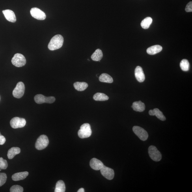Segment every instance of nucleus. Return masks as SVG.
Wrapping results in <instances>:
<instances>
[{
	"mask_svg": "<svg viewBox=\"0 0 192 192\" xmlns=\"http://www.w3.org/2000/svg\"><path fill=\"white\" fill-rule=\"evenodd\" d=\"M85 191V189H84L83 188H81V189H80L79 190L77 191L78 192H84Z\"/></svg>",
	"mask_w": 192,
	"mask_h": 192,
	"instance_id": "32",
	"label": "nucleus"
},
{
	"mask_svg": "<svg viewBox=\"0 0 192 192\" xmlns=\"http://www.w3.org/2000/svg\"><path fill=\"white\" fill-rule=\"evenodd\" d=\"M8 164L7 161L2 157L0 158V171L2 170L6 169L7 168Z\"/></svg>",
	"mask_w": 192,
	"mask_h": 192,
	"instance_id": "27",
	"label": "nucleus"
},
{
	"mask_svg": "<svg viewBox=\"0 0 192 192\" xmlns=\"http://www.w3.org/2000/svg\"><path fill=\"white\" fill-rule=\"evenodd\" d=\"M92 131L89 124L85 123L81 126L78 132V135L81 139L89 137L91 136Z\"/></svg>",
	"mask_w": 192,
	"mask_h": 192,
	"instance_id": "2",
	"label": "nucleus"
},
{
	"mask_svg": "<svg viewBox=\"0 0 192 192\" xmlns=\"http://www.w3.org/2000/svg\"><path fill=\"white\" fill-rule=\"evenodd\" d=\"M185 11L187 12H192V2L191 1L189 2L187 4L186 8H185Z\"/></svg>",
	"mask_w": 192,
	"mask_h": 192,
	"instance_id": "30",
	"label": "nucleus"
},
{
	"mask_svg": "<svg viewBox=\"0 0 192 192\" xmlns=\"http://www.w3.org/2000/svg\"><path fill=\"white\" fill-rule=\"evenodd\" d=\"M149 155L153 161H160L162 158V155L160 152L156 147L150 146L148 149Z\"/></svg>",
	"mask_w": 192,
	"mask_h": 192,
	"instance_id": "5",
	"label": "nucleus"
},
{
	"mask_svg": "<svg viewBox=\"0 0 192 192\" xmlns=\"http://www.w3.org/2000/svg\"><path fill=\"white\" fill-rule=\"evenodd\" d=\"M34 100L38 104L44 103H51L55 102L56 99L53 96L46 97L42 94H38L34 96Z\"/></svg>",
	"mask_w": 192,
	"mask_h": 192,
	"instance_id": "7",
	"label": "nucleus"
},
{
	"mask_svg": "<svg viewBox=\"0 0 192 192\" xmlns=\"http://www.w3.org/2000/svg\"><path fill=\"white\" fill-rule=\"evenodd\" d=\"M26 124V121L22 118L15 117L13 118L10 121L11 126L14 129L23 128Z\"/></svg>",
	"mask_w": 192,
	"mask_h": 192,
	"instance_id": "9",
	"label": "nucleus"
},
{
	"mask_svg": "<svg viewBox=\"0 0 192 192\" xmlns=\"http://www.w3.org/2000/svg\"><path fill=\"white\" fill-rule=\"evenodd\" d=\"M0 99H1V98H0Z\"/></svg>",
	"mask_w": 192,
	"mask_h": 192,
	"instance_id": "33",
	"label": "nucleus"
},
{
	"mask_svg": "<svg viewBox=\"0 0 192 192\" xmlns=\"http://www.w3.org/2000/svg\"><path fill=\"white\" fill-rule=\"evenodd\" d=\"M90 165L92 169L96 170H100L104 166L103 163L100 161L96 158L91 159L90 162Z\"/></svg>",
	"mask_w": 192,
	"mask_h": 192,
	"instance_id": "14",
	"label": "nucleus"
},
{
	"mask_svg": "<svg viewBox=\"0 0 192 192\" xmlns=\"http://www.w3.org/2000/svg\"><path fill=\"white\" fill-rule=\"evenodd\" d=\"M180 67L183 71H188L190 68V64L188 60L187 59L183 60L180 62Z\"/></svg>",
	"mask_w": 192,
	"mask_h": 192,
	"instance_id": "26",
	"label": "nucleus"
},
{
	"mask_svg": "<svg viewBox=\"0 0 192 192\" xmlns=\"http://www.w3.org/2000/svg\"><path fill=\"white\" fill-rule=\"evenodd\" d=\"M49 142L48 138L46 135H41L37 140L35 147L38 150H44L48 146Z\"/></svg>",
	"mask_w": 192,
	"mask_h": 192,
	"instance_id": "3",
	"label": "nucleus"
},
{
	"mask_svg": "<svg viewBox=\"0 0 192 192\" xmlns=\"http://www.w3.org/2000/svg\"><path fill=\"white\" fill-rule=\"evenodd\" d=\"M6 20L12 23L16 22V17L14 13L12 10L7 9L2 11Z\"/></svg>",
	"mask_w": 192,
	"mask_h": 192,
	"instance_id": "13",
	"label": "nucleus"
},
{
	"mask_svg": "<svg viewBox=\"0 0 192 192\" xmlns=\"http://www.w3.org/2000/svg\"><path fill=\"white\" fill-rule=\"evenodd\" d=\"M162 47L160 45H154V46L149 47L147 50V52L148 54L154 55L160 53L162 50Z\"/></svg>",
	"mask_w": 192,
	"mask_h": 192,
	"instance_id": "17",
	"label": "nucleus"
},
{
	"mask_svg": "<svg viewBox=\"0 0 192 192\" xmlns=\"http://www.w3.org/2000/svg\"><path fill=\"white\" fill-rule=\"evenodd\" d=\"M132 107L135 111L142 112L145 110V105L141 101H136L133 103Z\"/></svg>",
	"mask_w": 192,
	"mask_h": 192,
	"instance_id": "16",
	"label": "nucleus"
},
{
	"mask_svg": "<svg viewBox=\"0 0 192 192\" xmlns=\"http://www.w3.org/2000/svg\"><path fill=\"white\" fill-rule=\"evenodd\" d=\"M133 131L135 135L143 141H146L148 137V133L145 129L139 126H134Z\"/></svg>",
	"mask_w": 192,
	"mask_h": 192,
	"instance_id": "8",
	"label": "nucleus"
},
{
	"mask_svg": "<svg viewBox=\"0 0 192 192\" xmlns=\"http://www.w3.org/2000/svg\"><path fill=\"white\" fill-rule=\"evenodd\" d=\"M64 39L62 35L57 34L52 38L48 45V48L51 51L56 50L63 46Z\"/></svg>",
	"mask_w": 192,
	"mask_h": 192,
	"instance_id": "1",
	"label": "nucleus"
},
{
	"mask_svg": "<svg viewBox=\"0 0 192 192\" xmlns=\"http://www.w3.org/2000/svg\"><path fill=\"white\" fill-rule=\"evenodd\" d=\"M75 89L78 91H83L85 90L88 88V84L85 82H76L74 85Z\"/></svg>",
	"mask_w": 192,
	"mask_h": 192,
	"instance_id": "20",
	"label": "nucleus"
},
{
	"mask_svg": "<svg viewBox=\"0 0 192 192\" xmlns=\"http://www.w3.org/2000/svg\"><path fill=\"white\" fill-rule=\"evenodd\" d=\"M102 176L109 180H111L114 178L115 173L113 169L111 168L103 166L100 170Z\"/></svg>",
	"mask_w": 192,
	"mask_h": 192,
	"instance_id": "11",
	"label": "nucleus"
},
{
	"mask_svg": "<svg viewBox=\"0 0 192 192\" xmlns=\"http://www.w3.org/2000/svg\"><path fill=\"white\" fill-rule=\"evenodd\" d=\"M31 14L33 18L38 20H44L46 18V15L44 12L37 8H32Z\"/></svg>",
	"mask_w": 192,
	"mask_h": 192,
	"instance_id": "10",
	"label": "nucleus"
},
{
	"mask_svg": "<svg viewBox=\"0 0 192 192\" xmlns=\"http://www.w3.org/2000/svg\"><path fill=\"white\" fill-rule=\"evenodd\" d=\"M135 77L138 82H142L145 80V75L141 67L137 66L135 69Z\"/></svg>",
	"mask_w": 192,
	"mask_h": 192,
	"instance_id": "12",
	"label": "nucleus"
},
{
	"mask_svg": "<svg viewBox=\"0 0 192 192\" xmlns=\"http://www.w3.org/2000/svg\"><path fill=\"white\" fill-rule=\"evenodd\" d=\"M23 187L19 185H14L11 187L10 191L11 192H23Z\"/></svg>",
	"mask_w": 192,
	"mask_h": 192,
	"instance_id": "28",
	"label": "nucleus"
},
{
	"mask_svg": "<svg viewBox=\"0 0 192 192\" xmlns=\"http://www.w3.org/2000/svg\"><path fill=\"white\" fill-rule=\"evenodd\" d=\"M95 100L104 101L108 100L109 98L106 95L100 92H98L94 95L93 97Z\"/></svg>",
	"mask_w": 192,
	"mask_h": 192,
	"instance_id": "24",
	"label": "nucleus"
},
{
	"mask_svg": "<svg viewBox=\"0 0 192 192\" xmlns=\"http://www.w3.org/2000/svg\"><path fill=\"white\" fill-rule=\"evenodd\" d=\"M6 141V139L5 137L1 134L0 132V145H3L5 143Z\"/></svg>",
	"mask_w": 192,
	"mask_h": 192,
	"instance_id": "31",
	"label": "nucleus"
},
{
	"mask_svg": "<svg viewBox=\"0 0 192 192\" xmlns=\"http://www.w3.org/2000/svg\"><path fill=\"white\" fill-rule=\"evenodd\" d=\"M28 175L29 172H18L13 175L12 179L14 181L23 180L26 178Z\"/></svg>",
	"mask_w": 192,
	"mask_h": 192,
	"instance_id": "18",
	"label": "nucleus"
},
{
	"mask_svg": "<svg viewBox=\"0 0 192 192\" xmlns=\"http://www.w3.org/2000/svg\"><path fill=\"white\" fill-rule=\"evenodd\" d=\"M12 63L14 66L20 67L25 65L26 60L24 56L20 53H16L12 58Z\"/></svg>",
	"mask_w": 192,
	"mask_h": 192,
	"instance_id": "4",
	"label": "nucleus"
},
{
	"mask_svg": "<svg viewBox=\"0 0 192 192\" xmlns=\"http://www.w3.org/2000/svg\"><path fill=\"white\" fill-rule=\"evenodd\" d=\"M66 190L65 185L63 181L60 180L57 183L55 192H64Z\"/></svg>",
	"mask_w": 192,
	"mask_h": 192,
	"instance_id": "23",
	"label": "nucleus"
},
{
	"mask_svg": "<svg viewBox=\"0 0 192 192\" xmlns=\"http://www.w3.org/2000/svg\"><path fill=\"white\" fill-rule=\"evenodd\" d=\"M7 180V176L5 173H0V187L5 184Z\"/></svg>",
	"mask_w": 192,
	"mask_h": 192,
	"instance_id": "29",
	"label": "nucleus"
},
{
	"mask_svg": "<svg viewBox=\"0 0 192 192\" xmlns=\"http://www.w3.org/2000/svg\"><path fill=\"white\" fill-rule=\"evenodd\" d=\"M25 90L24 84L22 82H19L13 90V95L15 98L20 99L24 95Z\"/></svg>",
	"mask_w": 192,
	"mask_h": 192,
	"instance_id": "6",
	"label": "nucleus"
},
{
	"mask_svg": "<svg viewBox=\"0 0 192 192\" xmlns=\"http://www.w3.org/2000/svg\"><path fill=\"white\" fill-rule=\"evenodd\" d=\"M99 80L102 82L112 83L113 79L111 76L107 73H103L99 77Z\"/></svg>",
	"mask_w": 192,
	"mask_h": 192,
	"instance_id": "21",
	"label": "nucleus"
},
{
	"mask_svg": "<svg viewBox=\"0 0 192 192\" xmlns=\"http://www.w3.org/2000/svg\"><path fill=\"white\" fill-rule=\"evenodd\" d=\"M149 114L151 116H156L159 119L163 121L166 120L165 116L164 115L162 112L158 109L155 108L153 110H150Z\"/></svg>",
	"mask_w": 192,
	"mask_h": 192,
	"instance_id": "15",
	"label": "nucleus"
},
{
	"mask_svg": "<svg viewBox=\"0 0 192 192\" xmlns=\"http://www.w3.org/2000/svg\"><path fill=\"white\" fill-rule=\"evenodd\" d=\"M152 19L150 17H148L143 19L141 23V26L144 29H148L152 22Z\"/></svg>",
	"mask_w": 192,
	"mask_h": 192,
	"instance_id": "25",
	"label": "nucleus"
},
{
	"mask_svg": "<svg viewBox=\"0 0 192 192\" xmlns=\"http://www.w3.org/2000/svg\"><path fill=\"white\" fill-rule=\"evenodd\" d=\"M20 149L19 147H13L11 148L8 152L7 156L8 159H12L16 155L20 154Z\"/></svg>",
	"mask_w": 192,
	"mask_h": 192,
	"instance_id": "19",
	"label": "nucleus"
},
{
	"mask_svg": "<svg viewBox=\"0 0 192 192\" xmlns=\"http://www.w3.org/2000/svg\"><path fill=\"white\" fill-rule=\"evenodd\" d=\"M103 57V54L102 51L101 49H98L92 54L91 56V59L94 61H99L102 59Z\"/></svg>",
	"mask_w": 192,
	"mask_h": 192,
	"instance_id": "22",
	"label": "nucleus"
}]
</instances>
